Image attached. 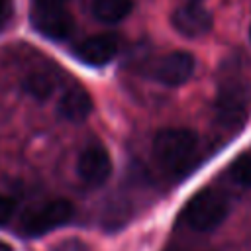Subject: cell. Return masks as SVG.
Returning a JSON list of instances; mask_svg holds the SVG:
<instances>
[{
	"label": "cell",
	"instance_id": "1",
	"mask_svg": "<svg viewBox=\"0 0 251 251\" xmlns=\"http://www.w3.org/2000/svg\"><path fill=\"white\" fill-rule=\"evenodd\" d=\"M198 137L186 127H165L153 139V157L161 169L182 175L194 161Z\"/></svg>",
	"mask_w": 251,
	"mask_h": 251
},
{
	"label": "cell",
	"instance_id": "2",
	"mask_svg": "<svg viewBox=\"0 0 251 251\" xmlns=\"http://www.w3.org/2000/svg\"><path fill=\"white\" fill-rule=\"evenodd\" d=\"M226 216L227 200L218 190L204 188L186 202L180 220L194 231H212L226 220Z\"/></svg>",
	"mask_w": 251,
	"mask_h": 251
},
{
	"label": "cell",
	"instance_id": "3",
	"mask_svg": "<svg viewBox=\"0 0 251 251\" xmlns=\"http://www.w3.org/2000/svg\"><path fill=\"white\" fill-rule=\"evenodd\" d=\"M75 214V208L65 198L47 200L27 208L20 218V231L27 237L43 235L63 224H67Z\"/></svg>",
	"mask_w": 251,
	"mask_h": 251
},
{
	"label": "cell",
	"instance_id": "4",
	"mask_svg": "<svg viewBox=\"0 0 251 251\" xmlns=\"http://www.w3.org/2000/svg\"><path fill=\"white\" fill-rule=\"evenodd\" d=\"M216 122L226 129H239L249 114V92L243 82L226 80L216 96Z\"/></svg>",
	"mask_w": 251,
	"mask_h": 251
},
{
	"label": "cell",
	"instance_id": "5",
	"mask_svg": "<svg viewBox=\"0 0 251 251\" xmlns=\"http://www.w3.org/2000/svg\"><path fill=\"white\" fill-rule=\"evenodd\" d=\"M194 67L196 61L188 51H171L151 65L149 75L165 86H180L192 76Z\"/></svg>",
	"mask_w": 251,
	"mask_h": 251
},
{
	"label": "cell",
	"instance_id": "6",
	"mask_svg": "<svg viewBox=\"0 0 251 251\" xmlns=\"http://www.w3.org/2000/svg\"><path fill=\"white\" fill-rule=\"evenodd\" d=\"M76 175L84 186H102L112 175L110 153L98 143L84 147L76 159Z\"/></svg>",
	"mask_w": 251,
	"mask_h": 251
},
{
	"label": "cell",
	"instance_id": "7",
	"mask_svg": "<svg viewBox=\"0 0 251 251\" xmlns=\"http://www.w3.org/2000/svg\"><path fill=\"white\" fill-rule=\"evenodd\" d=\"M31 22L39 33L55 41L67 39L75 29V20L67 8H33Z\"/></svg>",
	"mask_w": 251,
	"mask_h": 251
},
{
	"label": "cell",
	"instance_id": "8",
	"mask_svg": "<svg viewBox=\"0 0 251 251\" xmlns=\"http://www.w3.org/2000/svg\"><path fill=\"white\" fill-rule=\"evenodd\" d=\"M173 27L184 37H200L212 29V16L198 2H188L171 14Z\"/></svg>",
	"mask_w": 251,
	"mask_h": 251
},
{
	"label": "cell",
	"instance_id": "9",
	"mask_svg": "<svg viewBox=\"0 0 251 251\" xmlns=\"http://www.w3.org/2000/svg\"><path fill=\"white\" fill-rule=\"evenodd\" d=\"M120 49V39L114 33H98L82 39L75 47V57L86 65L100 67L110 63Z\"/></svg>",
	"mask_w": 251,
	"mask_h": 251
},
{
	"label": "cell",
	"instance_id": "10",
	"mask_svg": "<svg viewBox=\"0 0 251 251\" xmlns=\"http://www.w3.org/2000/svg\"><path fill=\"white\" fill-rule=\"evenodd\" d=\"M59 114L69 122H82L92 110V98L82 86H71L59 98Z\"/></svg>",
	"mask_w": 251,
	"mask_h": 251
},
{
	"label": "cell",
	"instance_id": "11",
	"mask_svg": "<svg viewBox=\"0 0 251 251\" xmlns=\"http://www.w3.org/2000/svg\"><path fill=\"white\" fill-rule=\"evenodd\" d=\"M92 16L102 24H118L133 10V0H92Z\"/></svg>",
	"mask_w": 251,
	"mask_h": 251
},
{
	"label": "cell",
	"instance_id": "12",
	"mask_svg": "<svg viewBox=\"0 0 251 251\" xmlns=\"http://www.w3.org/2000/svg\"><path fill=\"white\" fill-rule=\"evenodd\" d=\"M57 84H59L57 75L53 71H47V69L35 71L31 75H27V78L24 80L25 92L35 100H47L53 94V90L57 88Z\"/></svg>",
	"mask_w": 251,
	"mask_h": 251
},
{
	"label": "cell",
	"instance_id": "13",
	"mask_svg": "<svg viewBox=\"0 0 251 251\" xmlns=\"http://www.w3.org/2000/svg\"><path fill=\"white\" fill-rule=\"evenodd\" d=\"M229 176L235 184L249 188L251 186V153H241L233 159V163L229 165Z\"/></svg>",
	"mask_w": 251,
	"mask_h": 251
},
{
	"label": "cell",
	"instance_id": "14",
	"mask_svg": "<svg viewBox=\"0 0 251 251\" xmlns=\"http://www.w3.org/2000/svg\"><path fill=\"white\" fill-rule=\"evenodd\" d=\"M51 251H88V247H86L84 241H80L76 237H71V239H65V241L57 243Z\"/></svg>",
	"mask_w": 251,
	"mask_h": 251
},
{
	"label": "cell",
	"instance_id": "15",
	"mask_svg": "<svg viewBox=\"0 0 251 251\" xmlns=\"http://www.w3.org/2000/svg\"><path fill=\"white\" fill-rule=\"evenodd\" d=\"M14 208H16L14 200L8 198V196H4V194H0V226H4L6 222H10V218L14 214Z\"/></svg>",
	"mask_w": 251,
	"mask_h": 251
},
{
	"label": "cell",
	"instance_id": "16",
	"mask_svg": "<svg viewBox=\"0 0 251 251\" xmlns=\"http://www.w3.org/2000/svg\"><path fill=\"white\" fill-rule=\"evenodd\" d=\"M69 0H33V8H67Z\"/></svg>",
	"mask_w": 251,
	"mask_h": 251
},
{
	"label": "cell",
	"instance_id": "17",
	"mask_svg": "<svg viewBox=\"0 0 251 251\" xmlns=\"http://www.w3.org/2000/svg\"><path fill=\"white\" fill-rule=\"evenodd\" d=\"M12 12V0H0V22L6 20Z\"/></svg>",
	"mask_w": 251,
	"mask_h": 251
},
{
	"label": "cell",
	"instance_id": "18",
	"mask_svg": "<svg viewBox=\"0 0 251 251\" xmlns=\"http://www.w3.org/2000/svg\"><path fill=\"white\" fill-rule=\"evenodd\" d=\"M188 2H200V0H188Z\"/></svg>",
	"mask_w": 251,
	"mask_h": 251
},
{
	"label": "cell",
	"instance_id": "19",
	"mask_svg": "<svg viewBox=\"0 0 251 251\" xmlns=\"http://www.w3.org/2000/svg\"><path fill=\"white\" fill-rule=\"evenodd\" d=\"M249 39H251V27H249Z\"/></svg>",
	"mask_w": 251,
	"mask_h": 251
}]
</instances>
